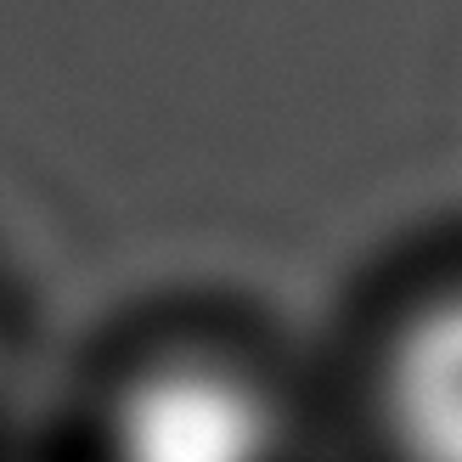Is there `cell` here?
Returning a JSON list of instances; mask_svg holds the SVG:
<instances>
[{
	"label": "cell",
	"instance_id": "6da1fadb",
	"mask_svg": "<svg viewBox=\"0 0 462 462\" xmlns=\"http://www.w3.org/2000/svg\"><path fill=\"white\" fill-rule=\"evenodd\" d=\"M288 446L282 389L226 344L147 350L102 406V462H288Z\"/></svg>",
	"mask_w": 462,
	"mask_h": 462
},
{
	"label": "cell",
	"instance_id": "3957f363",
	"mask_svg": "<svg viewBox=\"0 0 462 462\" xmlns=\"http://www.w3.org/2000/svg\"><path fill=\"white\" fill-rule=\"evenodd\" d=\"M0 361H6V333H0Z\"/></svg>",
	"mask_w": 462,
	"mask_h": 462
},
{
	"label": "cell",
	"instance_id": "7a4b0ae2",
	"mask_svg": "<svg viewBox=\"0 0 462 462\" xmlns=\"http://www.w3.org/2000/svg\"><path fill=\"white\" fill-rule=\"evenodd\" d=\"M373 411L395 462H462V282L423 293L383 333Z\"/></svg>",
	"mask_w": 462,
	"mask_h": 462
}]
</instances>
